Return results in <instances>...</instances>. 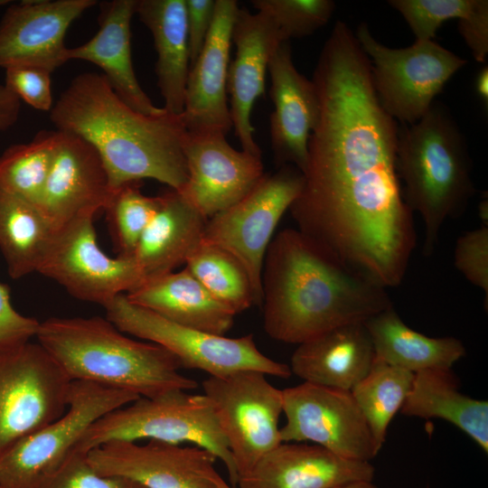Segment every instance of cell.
Wrapping results in <instances>:
<instances>
[{
	"label": "cell",
	"mask_w": 488,
	"mask_h": 488,
	"mask_svg": "<svg viewBox=\"0 0 488 488\" xmlns=\"http://www.w3.org/2000/svg\"><path fill=\"white\" fill-rule=\"evenodd\" d=\"M261 286L264 330L286 343L301 344L393 307L384 286L293 228L270 241Z\"/></svg>",
	"instance_id": "obj_2"
},
{
	"label": "cell",
	"mask_w": 488,
	"mask_h": 488,
	"mask_svg": "<svg viewBox=\"0 0 488 488\" xmlns=\"http://www.w3.org/2000/svg\"><path fill=\"white\" fill-rule=\"evenodd\" d=\"M38 488H145L128 478L98 472L87 453L73 449Z\"/></svg>",
	"instance_id": "obj_37"
},
{
	"label": "cell",
	"mask_w": 488,
	"mask_h": 488,
	"mask_svg": "<svg viewBox=\"0 0 488 488\" xmlns=\"http://www.w3.org/2000/svg\"><path fill=\"white\" fill-rule=\"evenodd\" d=\"M333 488H379L372 481H355Z\"/></svg>",
	"instance_id": "obj_45"
},
{
	"label": "cell",
	"mask_w": 488,
	"mask_h": 488,
	"mask_svg": "<svg viewBox=\"0 0 488 488\" xmlns=\"http://www.w3.org/2000/svg\"><path fill=\"white\" fill-rule=\"evenodd\" d=\"M141 439L203 448L221 461L231 485L238 483L229 446L203 394L174 391L152 399L140 397L97 420L75 448L88 453L108 442Z\"/></svg>",
	"instance_id": "obj_6"
},
{
	"label": "cell",
	"mask_w": 488,
	"mask_h": 488,
	"mask_svg": "<svg viewBox=\"0 0 488 488\" xmlns=\"http://www.w3.org/2000/svg\"><path fill=\"white\" fill-rule=\"evenodd\" d=\"M136 0L102 3L97 33L82 45L69 48L70 60L94 63L103 70L114 92L134 110L158 115L164 108L154 105L136 79L131 58L130 23Z\"/></svg>",
	"instance_id": "obj_23"
},
{
	"label": "cell",
	"mask_w": 488,
	"mask_h": 488,
	"mask_svg": "<svg viewBox=\"0 0 488 488\" xmlns=\"http://www.w3.org/2000/svg\"><path fill=\"white\" fill-rule=\"evenodd\" d=\"M312 81L320 115L291 216L340 260L397 287L417 245L396 165L399 127L380 105L370 59L345 23H335Z\"/></svg>",
	"instance_id": "obj_1"
},
{
	"label": "cell",
	"mask_w": 488,
	"mask_h": 488,
	"mask_svg": "<svg viewBox=\"0 0 488 488\" xmlns=\"http://www.w3.org/2000/svg\"><path fill=\"white\" fill-rule=\"evenodd\" d=\"M107 316L124 333L158 344L182 367L222 376L239 371H257L282 379L292 373L289 365L265 355L252 334L230 338L183 326L130 303L125 294L105 307Z\"/></svg>",
	"instance_id": "obj_7"
},
{
	"label": "cell",
	"mask_w": 488,
	"mask_h": 488,
	"mask_svg": "<svg viewBox=\"0 0 488 488\" xmlns=\"http://www.w3.org/2000/svg\"><path fill=\"white\" fill-rule=\"evenodd\" d=\"M87 455L98 472L128 478L145 488H217V458L196 446L112 441Z\"/></svg>",
	"instance_id": "obj_16"
},
{
	"label": "cell",
	"mask_w": 488,
	"mask_h": 488,
	"mask_svg": "<svg viewBox=\"0 0 488 488\" xmlns=\"http://www.w3.org/2000/svg\"><path fill=\"white\" fill-rule=\"evenodd\" d=\"M235 58L229 66L227 91L230 116L241 148L261 155L254 139L251 113L255 101L265 92L268 62L277 47L287 40L267 14L239 8L232 28Z\"/></svg>",
	"instance_id": "obj_18"
},
{
	"label": "cell",
	"mask_w": 488,
	"mask_h": 488,
	"mask_svg": "<svg viewBox=\"0 0 488 488\" xmlns=\"http://www.w3.org/2000/svg\"><path fill=\"white\" fill-rule=\"evenodd\" d=\"M267 376L257 371H239L208 376L202 382V394L212 407L238 477L282 443V389L273 386Z\"/></svg>",
	"instance_id": "obj_11"
},
{
	"label": "cell",
	"mask_w": 488,
	"mask_h": 488,
	"mask_svg": "<svg viewBox=\"0 0 488 488\" xmlns=\"http://www.w3.org/2000/svg\"><path fill=\"white\" fill-rule=\"evenodd\" d=\"M458 31L475 61L484 62L488 54L487 0H476L472 11L458 19Z\"/></svg>",
	"instance_id": "obj_42"
},
{
	"label": "cell",
	"mask_w": 488,
	"mask_h": 488,
	"mask_svg": "<svg viewBox=\"0 0 488 488\" xmlns=\"http://www.w3.org/2000/svg\"><path fill=\"white\" fill-rule=\"evenodd\" d=\"M375 358L413 373L432 369H451L463 358V343L451 336L429 337L408 327L390 307L364 323Z\"/></svg>",
	"instance_id": "obj_29"
},
{
	"label": "cell",
	"mask_w": 488,
	"mask_h": 488,
	"mask_svg": "<svg viewBox=\"0 0 488 488\" xmlns=\"http://www.w3.org/2000/svg\"><path fill=\"white\" fill-rule=\"evenodd\" d=\"M399 412L423 419H444L488 454V402L463 394L451 369L415 373L411 390Z\"/></svg>",
	"instance_id": "obj_28"
},
{
	"label": "cell",
	"mask_w": 488,
	"mask_h": 488,
	"mask_svg": "<svg viewBox=\"0 0 488 488\" xmlns=\"http://www.w3.org/2000/svg\"><path fill=\"white\" fill-rule=\"evenodd\" d=\"M70 382L38 343L0 346V455L65 412Z\"/></svg>",
	"instance_id": "obj_10"
},
{
	"label": "cell",
	"mask_w": 488,
	"mask_h": 488,
	"mask_svg": "<svg viewBox=\"0 0 488 488\" xmlns=\"http://www.w3.org/2000/svg\"><path fill=\"white\" fill-rule=\"evenodd\" d=\"M221 133L187 132L188 179L178 191L205 218L231 207L265 175L261 155L232 147Z\"/></svg>",
	"instance_id": "obj_15"
},
{
	"label": "cell",
	"mask_w": 488,
	"mask_h": 488,
	"mask_svg": "<svg viewBox=\"0 0 488 488\" xmlns=\"http://www.w3.org/2000/svg\"><path fill=\"white\" fill-rule=\"evenodd\" d=\"M125 295L130 303L166 320L219 335L232 327L236 315L186 267L148 279Z\"/></svg>",
	"instance_id": "obj_26"
},
{
	"label": "cell",
	"mask_w": 488,
	"mask_h": 488,
	"mask_svg": "<svg viewBox=\"0 0 488 488\" xmlns=\"http://www.w3.org/2000/svg\"><path fill=\"white\" fill-rule=\"evenodd\" d=\"M239 10L235 0H216L211 29L190 67L183 117L187 132L227 135L232 126L227 80L232 28Z\"/></svg>",
	"instance_id": "obj_20"
},
{
	"label": "cell",
	"mask_w": 488,
	"mask_h": 488,
	"mask_svg": "<svg viewBox=\"0 0 488 488\" xmlns=\"http://www.w3.org/2000/svg\"><path fill=\"white\" fill-rule=\"evenodd\" d=\"M185 265L208 292L235 314L256 305L246 268L227 250L202 240Z\"/></svg>",
	"instance_id": "obj_33"
},
{
	"label": "cell",
	"mask_w": 488,
	"mask_h": 488,
	"mask_svg": "<svg viewBox=\"0 0 488 488\" xmlns=\"http://www.w3.org/2000/svg\"><path fill=\"white\" fill-rule=\"evenodd\" d=\"M475 90L478 98L488 106V67H483L476 75Z\"/></svg>",
	"instance_id": "obj_44"
},
{
	"label": "cell",
	"mask_w": 488,
	"mask_h": 488,
	"mask_svg": "<svg viewBox=\"0 0 488 488\" xmlns=\"http://www.w3.org/2000/svg\"><path fill=\"white\" fill-rule=\"evenodd\" d=\"M355 35L371 58L372 84L380 105L401 124L418 121L445 84L467 63L433 40H416L408 47L393 49L379 42L364 23Z\"/></svg>",
	"instance_id": "obj_9"
},
{
	"label": "cell",
	"mask_w": 488,
	"mask_h": 488,
	"mask_svg": "<svg viewBox=\"0 0 488 488\" xmlns=\"http://www.w3.org/2000/svg\"><path fill=\"white\" fill-rule=\"evenodd\" d=\"M370 462L339 456L314 444L284 443L239 477V488H333L355 481H372Z\"/></svg>",
	"instance_id": "obj_22"
},
{
	"label": "cell",
	"mask_w": 488,
	"mask_h": 488,
	"mask_svg": "<svg viewBox=\"0 0 488 488\" xmlns=\"http://www.w3.org/2000/svg\"><path fill=\"white\" fill-rule=\"evenodd\" d=\"M251 5L257 12L272 18L287 40L310 35L322 28L335 9L332 0H252Z\"/></svg>",
	"instance_id": "obj_35"
},
{
	"label": "cell",
	"mask_w": 488,
	"mask_h": 488,
	"mask_svg": "<svg viewBox=\"0 0 488 488\" xmlns=\"http://www.w3.org/2000/svg\"><path fill=\"white\" fill-rule=\"evenodd\" d=\"M303 185V173L293 165H283L273 174H265L244 198L207 221L202 240L240 261L249 276L256 305L262 304L261 275L267 247Z\"/></svg>",
	"instance_id": "obj_12"
},
{
	"label": "cell",
	"mask_w": 488,
	"mask_h": 488,
	"mask_svg": "<svg viewBox=\"0 0 488 488\" xmlns=\"http://www.w3.org/2000/svg\"><path fill=\"white\" fill-rule=\"evenodd\" d=\"M476 0H389L403 16L417 41L432 40L438 28L451 19L467 15Z\"/></svg>",
	"instance_id": "obj_36"
},
{
	"label": "cell",
	"mask_w": 488,
	"mask_h": 488,
	"mask_svg": "<svg viewBox=\"0 0 488 488\" xmlns=\"http://www.w3.org/2000/svg\"><path fill=\"white\" fill-rule=\"evenodd\" d=\"M454 265L488 300V226L465 231L456 239Z\"/></svg>",
	"instance_id": "obj_38"
},
{
	"label": "cell",
	"mask_w": 488,
	"mask_h": 488,
	"mask_svg": "<svg viewBox=\"0 0 488 488\" xmlns=\"http://www.w3.org/2000/svg\"><path fill=\"white\" fill-rule=\"evenodd\" d=\"M61 133L42 131L0 155V189L38 207Z\"/></svg>",
	"instance_id": "obj_32"
},
{
	"label": "cell",
	"mask_w": 488,
	"mask_h": 488,
	"mask_svg": "<svg viewBox=\"0 0 488 488\" xmlns=\"http://www.w3.org/2000/svg\"><path fill=\"white\" fill-rule=\"evenodd\" d=\"M213 481L217 486V488H233L230 484H229L221 475L218 474L214 478Z\"/></svg>",
	"instance_id": "obj_47"
},
{
	"label": "cell",
	"mask_w": 488,
	"mask_h": 488,
	"mask_svg": "<svg viewBox=\"0 0 488 488\" xmlns=\"http://www.w3.org/2000/svg\"><path fill=\"white\" fill-rule=\"evenodd\" d=\"M40 322L18 313L11 304L6 285L0 283V346L29 342L35 337Z\"/></svg>",
	"instance_id": "obj_40"
},
{
	"label": "cell",
	"mask_w": 488,
	"mask_h": 488,
	"mask_svg": "<svg viewBox=\"0 0 488 488\" xmlns=\"http://www.w3.org/2000/svg\"><path fill=\"white\" fill-rule=\"evenodd\" d=\"M414 375L375 358L369 372L351 389L380 449L391 420L411 390Z\"/></svg>",
	"instance_id": "obj_31"
},
{
	"label": "cell",
	"mask_w": 488,
	"mask_h": 488,
	"mask_svg": "<svg viewBox=\"0 0 488 488\" xmlns=\"http://www.w3.org/2000/svg\"><path fill=\"white\" fill-rule=\"evenodd\" d=\"M140 187L141 182H131L113 190L104 208L117 256L122 258L132 257L159 208V196H146Z\"/></svg>",
	"instance_id": "obj_34"
},
{
	"label": "cell",
	"mask_w": 488,
	"mask_h": 488,
	"mask_svg": "<svg viewBox=\"0 0 488 488\" xmlns=\"http://www.w3.org/2000/svg\"><path fill=\"white\" fill-rule=\"evenodd\" d=\"M95 0H38L12 4L0 22V67L30 66L51 73L69 61L64 44L74 20Z\"/></svg>",
	"instance_id": "obj_17"
},
{
	"label": "cell",
	"mask_w": 488,
	"mask_h": 488,
	"mask_svg": "<svg viewBox=\"0 0 488 488\" xmlns=\"http://www.w3.org/2000/svg\"><path fill=\"white\" fill-rule=\"evenodd\" d=\"M6 3H9V1L0 0V5H5Z\"/></svg>",
	"instance_id": "obj_48"
},
{
	"label": "cell",
	"mask_w": 488,
	"mask_h": 488,
	"mask_svg": "<svg viewBox=\"0 0 488 488\" xmlns=\"http://www.w3.org/2000/svg\"><path fill=\"white\" fill-rule=\"evenodd\" d=\"M61 132V131H60ZM61 133L38 207L59 229L104 210L112 193L96 148L79 136Z\"/></svg>",
	"instance_id": "obj_19"
},
{
	"label": "cell",
	"mask_w": 488,
	"mask_h": 488,
	"mask_svg": "<svg viewBox=\"0 0 488 488\" xmlns=\"http://www.w3.org/2000/svg\"><path fill=\"white\" fill-rule=\"evenodd\" d=\"M138 397L89 381L70 382L65 412L0 455V488H38L97 420Z\"/></svg>",
	"instance_id": "obj_8"
},
{
	"label": "cell",
	"mask_w": 488,
	"mask_h": 488,
	"mask_svg": "<svg viewBox=\"0 0 488 488\" xmlns=\"http://www.w3.org/2000/svg\"><path fill=\"white\" fill-rule=\"evenodd\" d=\"M396 165L404 200L422 218L429 257L445 221L462 216L475 192L465 139L446 107L434 102L418 121L399 127Z\"/></svg>",
	"instance_id": "obj_5"
},
{
	"label": "cell",
	"mask_w": 488,
	"mask_h": 488,
	"mask_svg": "<svg viewBox=\"0 0 488 488\" xmlns=\"http://www.w3.org/2000/svg\"><path fill=\"white\" fill-rule=\"evenodd\" d=\"M56 130L80 136L99 154L112 191L154 179L181 191L188 179L183 114L148 116L128 107L103 74L72 79L50 111Z\"/></svg>",
	"instance_id": "obj_3"
},
{
	"label": "cell",
	"mask_w": 488,
	"mask_h": 488,
	"mask_svg": "<svg viewBox=\"0 0 488 488\" xmlns=\"http://www.w3.org/2000/svg\"><path fill=\"white\" fill-rule=\"evenodd\" d=\"M282 442H311L361 462H370L380 450L351 391L303 381L282 389Z\"/></svg>",
	"instance_id": "obj_13"
},
{
	"label": "cell",
	"mask_w": 488,
	"mask_h": 488,
	"mask_svg": "<svg viewBox=\"0 0 488 488\" xmlns=\"http://www.w3.org/2000/svg\"><path fill=\"white\" fill-rule=\"evenodd\" d=\"M35 337L70 381L148 399L198 386L180 372L179 361L165 348L125 335L107 318L52 317L40 322Z\"/></svg>",
	"instance_id": "obj_4"
},
{
	"label": "cell",
	"mask_w": 488,
	"mask_h": 488,
	"mask_svg": "<svg viewBox=\"0 0 488 488\" xmlns=\"http://www.w3.org/2000/svg\"><path fill=\"white\" fill-rule=\"evenodd\" d=\"M478 216L483 226H488V200L483 198L478 204Z\"/></svg>",
	"instance_id": "obj_46"
},
{
	"label": "cell",
	"mask_w": 488,
	"mask_h": 488,
	"mask_svg": "<svg viewBox=\"0 0 488 488\" xmlns=\"http://www.w3.org/2000/svg\"><path fill=\"white\" fill-rule=\"evenodd\" d=\"M5 85L37 110L51 111L53 106L51 72L44 69L30 66L5 69Z\"/></svg>",
	"instance_id": "obj_39"
},
{
	"label": "cell",
	"mask_w": 488,
	"mask_h": 488,
	"mask_svg": "<svg viewBox=\"0 0 488 488\" xmlns=\"http://www.w3.org/2000/svg\"><path fill=\"white\" fill-rule=\"evenodd\" d=\"M375 359L364 323L337 327L298 344L291 373L305 382L349 390L369 372Z\"/></svg>",
	"instance_id": "obj_24"
},
{
	"label": "cell",
	"mask_w": 488,
	"mask_h": 488,
	"mask_svg": "<svg viewBox=\"0 0 488 488\" xmlns=\"http://www.w3.org/2000/svg\"><path fill=\"white\" fill-rule=\"evenodd\" d=\"M73 297L105 307L144 283L131 258L108 256L99 246L92 217L60 227L38 267Z\"/></svg>",
	"instance_id": "obj_14"
},
{
	"label": "cell",
	"mask_w": 488,
	"mask_h": 488,
	"mask_svg": "<svg viewBox=\"0 0 488 488\" xmlns=\"http://www.w3.org/2000/svg\"><path fill=\"white\" fill-rule=\"evenodd\" d=\"M267 70L274 111L270 117L271 145L277 166L293 165L302 173L308 159V141L320 115L316 88L292 60L290 42L271 56Z\"/></svg>",
	"instance_id": "obj_21"
},
{
	"label": "cell",
	"mask_w": 488,
	"mask_h": 488,
	"mask_svg": "<svg viewBox=\"0 0 488 488\" xmlns=\"http://www.w3.org/2000/svg\"><path fill=\"white\" fill-rule=\"evenodd\" d=\"M159 199V208L131 257L144 282L185 264L202 241L208 221L178 191L170 188Z\"/></svg>",
	"instance_id": "obj_25"
},
{
	"label": "cell",
	"mask_w": 488,
	"mask_h": 488,
	"mask_svg": "<svg viewBox=\"0 0 488 488\" xmlns=\"http://www.w3.org/2000/svg\"><path fill=\"white\" fill-rule=\"evenodd\" d=\"M21 99L5 85L0 84V131L14 126L18 120Z\"/></svg>",
	"instance_id": "obj_43"
},
{
	"label": "cell",
	"mask_w": 488,
	"mask_h": 488,
	"mask_svg": "<svg viewBox=\"0 0 488 488\" xmlns=\"http://www.w3.org/2000/svg\"><path fill=\"white\" fill-rule=\"evenodd\" d=\"M57 230L39 207L0 189V249L12 278L37 272Z\"/></svg>",
	"instance_id": "obj_30"
},
{
	"label": "cell",
	"mask_w": 488,
	"mask_h": 488,
	"mask_svg": "<svg viewBox=\"0 0 488 488\" xmlns=\"http://www.w3.org/2000/svg\"><path fill=\"white\" fill-rule=\"evenodd\" d=\"M185 5L191 67L200 55L211 29L216 0H185Z\"/></svg>",
	"instance_id": "obj_41"
},
{
	"label": "cell",
	"mask_w": 488,
	"mask_h": 488,
	"mask_svg": "<svg viewBox=\"0 0 488 488\" xmlns=\"http://www.w3.org/2000/svg\"><path fill=\"white\" fill-rule=\"evenodd\" d=\"M136 14L154 39L155 74L164 108L180 115L190 68L185 0H136Z\"/></svg>",
	"instance_id": "obj_27"
}]
</instances>
